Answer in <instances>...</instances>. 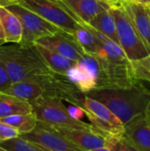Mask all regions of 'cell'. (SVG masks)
<instances>
[{
	"instance_id": "1",
	"label": "cell",
	"mask_w": 150,
	"mask_h": 151,
	"mask_svg": "<svg viewBox=\"0 0 150 151\" xmlns=\"http://www.w3.org/2000/svg\"><path fill=\"white\" fill-rule=\"evenodd\" d=\"M0 64L11 83L23 81L39 82L54 73L48 67L34 44L4 43L0 46Z\"/></svg>"
},
{
	"instance_id": "2",
	"label": "cell",
	"mask_w": 150,
	"mask_h": 151,
	"mask_svg": "<svg viewBox=\"0 0 150 151\" xmlns=\"http://www.w3.org/2000/svg\"><path fill=\"white\" fill-rule=\"evenodd\" d=\"M86 96L105 105L124 125L144 115L150 104V89L141 81L127 88L95 89Z\"/></svg>"
},
{
	"instance_id": "3",
	"label": "cell",
	"mask_w": 150,
	"mask_h": 151,
	"mask_svg": "<svg viewBox=\"0 0 150 151\" xmlns=\"http://www.w3.org/2000/svg\"><path fill=\"white\" fill-rule=\"evenodd\" d=\"M95 35L102 41V47L95 56L102 65L107 88H127L137 82L133 63L121 47L96 30Z\"/></svg>"
},
{
	"instance_id": "4",
	"label": "cell",
	"mask_w": 150,
	"mask_h": 151,
	"mask_svg": "<svg viewBox=\"0 0 150 151\" xmlns=\"http://www.w3.org/2000/svg\"><path fill=\"white\" fill-rule=\"evenodd\" d=\"M29 104H31L32 112L35 116L37 121L78 130H98L91 124L72 119L70 116L66 106L62 102V99L57 96L42 95L40 97L30 101Z\"/></svg>"
},
{
	"instance_id": "5",
	"label": "cell",
	"mask_w": 150,
	"mask_h": 151,
	"mask_svg": "<svg viewBox=\"0 0 150 151\" xmlns=\"http://www.w3.org/2000/svg\"><path fill=\"white\" fill-rule=\"evenodd\" d=\"M111 12L114 17L119 46L127 58L136 64L149 57L150 51L137 32L124 7L111 6Z\"/></svg>"
},
{
	"instance_id": "6",
	"label": "cell",
	"mask_w": 150,
	"mask_h": 151,
	"mask_svg": "<svg viewBox=\"0 0 150 151\" xmlns=\"http://www.w3.org/2000/svg\"><path fill=\"white\" fill-rule=\"evenodd\" d=\"M5 7L18 17L22 25L23 36L20 43L34 44L42 37L51 36L62 31L55 25L45 20L43 18L19 3Z\"/></svg>"
},
{
	"instance_id": "7",
	"label": "cell",
	"mask_w": 150,
	"mask_h": 151,
	"mask_svg": "<svg viewBox=\"0 0 150 151\" xmlns=\"http://www.w3.org/2000/svg\"><path fill=\"white\" fill-rule=\"evenodd\" d=\"M18 3L69 35H73L76 30L83 27L52 0H19Z\"/></svg>"
},
{
	"instance_id": "8",
	"label": "cell",
	"mask_w": 150,
	"mask_h": 151,
	"mask_svg": "<svg viewBox=\"0 0 150 151\" xmlns=\"http://www.w3.org/2000/svg\"><path fill=\"white\" fill-rule=\"evenodd\" d=\"M81 108L86 117L98 130L114 136H122L125 132L123 122L105 105L86 96L83 98Z\"/></svg>"
},
{
	"instance_id": "9",
	"label": "cell",
	"mask_w": 150,
	"mask_h": 151,
	"mask_svg": "<svg viewBox=\"0 0 150 151\" xmlns=\"http://www.w3.org/2000/svg\"><path fill=\"white\" fill-rule=\"evenodd\" d=\"M19 137L51 151H81L50 124L41 121H37V126L34 130L22 134Z\"/></svg>"
},
{
	"instance_id": "10",
	"label": "cell",
	"mask_w": 150,
	"mask_h": 151,
	"mask_svg": "<svg viewBox=\"0 0 150 151\" xmlns=\"http://www.w3.org/2000/svg\"><path fill=\"white\" fill-rule=\"evenodd\" d=\"M50 126L81 151H91L99 148L107 147L109 134L100 130L85 131L59 126Z\"/></svg>"
},
{
	"instance_id": "11",
	"label": "cell",
	"mask_w": 150,
	"mask_h": 151,
	"mask_svg": "<svg viewBox=\"0 0 150 151\" xmlns=\"http://www.w3.org/2000/svg\"><path fill=\"white\" fill-rule=\"evenodd\" d=\"M38 43L47 49L57 52L58 54L72 60L79 61L86 54L84 50L80 46L75 38L64 31L51 36H45L38 39Z\"/></svg>"
},
{
	"instance_id": "12",
	"label": "cell",
	"mask_w": 150,
	"mask_h": 151,
	"mask_svg": "<svg viewBox=\"0 0 150 151\" xmlns=\"http://www.w3.org/2000/svg\"><path fill=\"white\" fill-rule=\"evenodd\" d=\"M123 137L138 151H150V119L147 114L126 124Z\"/></svg>"
},
{
	"instance_id": "13",
	"label": "cell",
	"mask_w": 150,
	"mask_h": 151,
	"mask_svg": "<svg viewBox=\"0 0 150 151\" xmlns=\"http://www.w3.org/2000/svg\"><path fill=\"white\" fill-rule=\"evenodd\" d=\"M122 6L150 51L149 7L138 4L133 0H123Z\"/></svg>"
},
{
	"instance_id": "14",
	"label": "cell",
	"mask_w": 150,
	"mask_h": 151,
	"mask_svg": "<svg viewBox=\"0 0 150 151\" xmlns=\"http://www.w3.org/2000/svg\"><path fill=\"white\" fill-rule=\"evenodd\" d=\"M78 18L79 23L88 27V23L99 13L108 11L111 5L103 0H62Z\"/></svg>"
},
{
	"instance_id": "15",
	"label": "cell",
	"mask_w": 150,
	"mask_h": 151,
	"mask_svg": "<svg viewBox=\"0 0 150 151\" xmlns=\"http://www.w3.org/2000/svg\"><path fill=\"white\" fill-rule=\"evenodd\" d=\"M0 23L5 43H19L22 40L23 28L18 17L5 6H0Z\"/></svg>"
},
{
	"instance_id": "16",
	"label": "cell",
	"mask_w": 150,
	"mask_h": 151,
	"mask_svg": "<svg viewBox=\"0 0 150 151\" xmlns=\"http://www.w3.org/2000/svg\"><path fill=\"white\" fill-rule=\"evenodd\" d=\"M40 55L43 58L44 62L48 65V67L55 73L60 75H65L66 72L73 66L76 62L72 61L56 51H53L50 49H47L38 43H34Z\"/></svg>"
},
{
	"instance_id": "17",
	"label": "cell",
	"mask_w": 150,
	"mask_h": 151,
	"mask_svg": "<svg viewBox=\"0 0 150 151\" xmlns=\"http://www.w3.org/2000/svg\"><path fill=\"white\" fill-rule=\"evenodd\" d=\"M4 93L30 102L44 95V90L37 81H23L11 83Z\"/></svg>"
},
{
	"instance_id": "18",
	"label": "cell",
	"mask_w": 150,
	"mask_h": 151,
	"mask_svg": "<svg viewBox=\"0 0 150 151\" xmlns=\"http://www.w3.org/2000/svg\"><path fill=\"white\" fill-rule=\"evenodd\" d=\"M31 112L32 107L29 102L0 92V119Z\"/></svg>"
},
{
	"instance_id": "19",
	"label": "cell",
	"mask_w": 150,
	"mask_h": 151,
	"mask_svg": "<svg viewBox=\"0 0 150 151\" xmlns=\"http://www.w3.org/2000/svg\"><path fill=\"white\" fill-rule=\"evenodd\" d=\"M88 25L101 33L102 35H103L104 36H106L108 39L119 45L117 35L116 23L114 17L111 12V9L96 15Z\"/></svg>"
},
{
	"instance_id": "20",
	"label": "cell",
	"mask_w": 150,
	"mask_h": 151,
	"mask_svg": "<svg viewBox=\"0 0 150 151\" xmlns=\"http://www.w3.org/2000/svg\"><path fill=\"white\" fill-rule=\"evenodd\" d=\"M72 36L88 54L95 55L102 47V41L95 35L94 28L90 26L76 30Z\"/></svg>"
},
{
	"instance_id": "21",
	"label": "cell",
	"mask_w": 150,
	"mask_h": 151,
	"mask_svg": "<svg viewBox=\"0 0 150 151\" xmlns=\"http://www.w3.org/2000/svg\"><path fill=\"white\" fill-rule=\"evenodd\" d=\"M0 121L14 127L20 133V134L31 132L37 126V119L33 112L5 117L0 119Z\"/></svg>"
},
{
	"instance_id": "22",
	"label": "cell",
	"mask_w": 150,
	"mask_h": 151,
	"mask_svg": "<svg viewBox=\"0 0 150 151\" xmlns=\"http://www.w3.org/2000/svg\"><path fill=\"white\" fill-rule=\"evenodd\" d=\"M0 147L8 151H39L34 143L21 137L0 142Z\"/></svg>"
},
{
	"instance_id": "23",
	"label": "cell",
	"mask_w": 150,
	"mask_h": 151,
	"mask_svg": "<svg viewBox=\"0 0 150 151\" xmlns=\"http://www.w3.org/2000/svg\"><path fill=\"white\" fill-rule=\"evenodd\" d=\"M107 147L113 151H138L123 137V135L114 136L109 134Z\"/></svg>"
},
{
	"instance_id": "24",
	"label": "cell",
	"mask_w": 150,
	"mask_h": 151,
	"mask_svg": "<svg viewBox=\"0 0 150 151\" xmlns=\"http://www.w3.org/2000/svg\"><path fill=\"white\" fill-rule=\"evenodd\" d=\"M20 133L14 127L0 121V142L19 137Z\"/></svg>"
},
{
	"instance_id": "25",
	"label": "cell",
	"mask_w": 150,
	"mask_h": 151,
	"mask_svg": "<svg viewBox=\"0 0 150 151\" xmlns=\"http://www.w3.org/2000/svg\"><path fill=\"white\" fill-rule=\"evenodd\" d=\"M66 108H67V111H68L70 116L72 119H74L82 120V119L86 117V113H85L84 109L81 108V107H80V106L72 104V105H69Z\"/></svg>"
},
{
	"instance_id": "26",
	"label": "cell",
	"mask_w": 150,
	"mask_h": 151,
	"mask_svg": "<svg viewBox=\"0 0 150 151\" xmlns=\"http://www.w3.org/2000/svg\"><path fill=\"white\" fill-rule=\"evenodd\" d=\"M11 84V81L4 66L0 64V92H4Z\"/></svg>"
},
{
	"instance_id": "27",
	"label": "cell",
	"mask_w": 150,
	"mask_h": 151,
	"mask_svg": "<svg viewBox=\"0 0 150 151\" xmlns=\"http://www.w3.org/2000/svg\"><path fill=\"white\" fill-rule=\"evenodd\" d=\"M18 2L19 0H0V6H8Z\"/></svg>"
},
{
	"instance_id": "28",
	"label": "cell",
	"mask_w": 150,
	"mask_h": 151,
	"mask_svg": "<svg viewBox=\"0 0 150 151\" xmlns=\"http://www.w3.org/2000/svg\"><path fill=\"white\" fill-rule=\"evenodd\" d=\"M110 4L111 6H119L122 4V0H103Z\"/></svg>"
},
{
	"instance_id": "29",
	"label": "cell",
	"mask_w": 150,
	"mask_h": 151,
	"mask_svg": "<svg viewBox=\"0 0 150 151\" xmlns=\"http://www.w3.org/2000/svg\"><path fill=\"white\" fill-rule=\"evenodd\" d=\"M5 43V40H4V32H3V28L0 23V46Z\"/></svg>"
},
{
	"instance_id": "30",
	"label": "cell",
	"mask_w": 150,
	"mask_h": 151,
	"mask_svg": "<svg viewBox=\"0 0 150 151\" xmlns=\"http://www.w3.org/2000/svg\"><path fill=\"white\" fill-rule=\"evenodd\" d=\"M138 4H143V5H147L149 6L150 4V0H133Z\"/></svg>"
},
{
	"instance_id": "31",
	"label": "cell",
	"mask_w": 150,
	"mask_h": 151,
	"mask_svg": "<svg viewBox=\"0 0 150 151\" xmlns=\"http://www.w3.org/2000/svg\"><path fill=\"white\" fill-rule=\"evenodd\" d=\"M34 146L36 147V149L39 151H51L50 150H48V149H46V148H44V147H42V146H41V145H39V144H36V143H34Z\"/></svg>"
},
{
	"instance_id": "32",
	"label": "cell",
	"mask_w": 150,
	"mask_h": 151,
	"mask_svg": "<svg viewBox=\"0 0 150 151\" xmlns=\"http://www.w3.org/2000/svg\"><path fill=\"white\" fill-rule=\"evenodd\" d=\"M91 151H113L112 150H111L110 148L108 147H103V148H99V149H96V150H93Z\"/></svg>"
},
{
	"instance_id": "33",
	"label": "cell",
	"mask_w": 150,
	"mask_h": 151,
	"mask_svg": "<svg viewBox=\"0 0 150 151\" xmlns=\"http://www.w3.org/2000/svg\"><path fill=\"white\" fill-rule=\"evenodd\" d=\"M146 114H147V116L149 117L150 119V104H149V108H148V110H147V112H146Z\"/></svg>"
},
{
	"instance_id": "34",
	"label": "cell",
	"mask_w": 150,
	"mask_h": 151,
	"mask_svg": "<svg viewBox=\"0 0 150 151\" xmlns=\"http://www.w3.org/2000/svg\"><path fill=\"white\" fill-rule=\"evenodd\" d=\"M0 151H8V150H6L5 149H4V148H2V147H0Z\"/></svg>"
},
{
	"instance_id": "35",
	"label": "cell",
	"mask_w": 150,
	"mask_h": 151,
	"mask_svg": "<svg viewBox=\"0 0 150 151\" xmlns=\"http://www.w3.org/2000/svg\"><path fill=\"white\" fill-rule=\"evenodd\" d=\"M149 10H150V4H149Z\"/></svg>"
},
{
	"instance_id": "36",
	"label": "cell",
	"mask_w": 150,
	"mask_h": 151,
	"mask_svg": "<svg viewBox=\"0 0 150 151\" xmlns=\"http://www.w3.org/2000/svg\"><path fill=\"white\" fill-rule=\"evenodd\" d=\"M122 1H123V0H122Z\"/></svg>"
}]
</instances>
